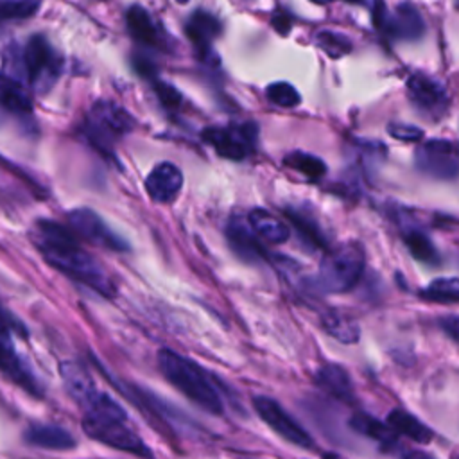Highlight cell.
<instances>
[{
	"instance_id": "obj_1",
	"label": "cell",
	"mask_w": 459,
	"mask_h": 459,
	"mask_svg": "<svg viewBox=\"0 0 459 459\" xmlns=\"http://www.w3.org/2000/svg\"><path fill=\"white\" fill-rule=\"evenodd\" d=\"M30 237L34 246L52 267L104 298H113L117 294L115 283L106 271L77 244L66 228L41 219L36 221Z\"/></svg>"
},
{
	"instance_id": "obj_2",
	"label": "cell",
	"mask_w": 459,
	"mask_h": 459,
	"mask_svg": "<svg viewBox=\"0 0 459 459\" xmlns=\"http://www.w3.org/2000/svg\"><path fill=\"white\" fill-rule=\"evenodd\" d=\"M82 411V430L91 439L140 457H152L151 448L129 425L124 407L109 394L100 391Z\"/></svg>"
},
{
	"instance_id": "obj_3",
	"label": "cell",
	"mask_w": 459,
	"mask_h": 459,
	"mask_svg": "<svg viewBox=\"0 0 459 459\" xmlns=\"http://www.w3.org/2000/svg\"><path fill=\"white\" fill-rule=\"evenodd\" d=\"M158 368L163 377L190 402L210 414H222L224 403L213 378L192 359L174 350L158 351Z\"/></svg>"
},
{
	"instance_id": "obj_4",
	"label": "cell",
	"mask_w": 459,
	"mask_h": 459,
	"mask_svg": "<svg viewBox=\"0 0 459 459\" xmlns=\"http://www.w3.org/2000/svg\"><path fill=\"white\" fill-rule=\"evenodd\" d=\"M364 249L357 242L332 247L321 260L316 285L323 292H346L353 289L364 271Z\"/></svg>"
},
{
	"instance_id": "obj_5",
	"label": "cell",
	"mask_w": 459,
	"mask_h": 459,
	"mask_svg": "<svg viewBox=\"0 0 459 459\" xmlns=\"http://www.w3.org/2000/svg\"><path fill=\"white\" fill-rule=\"evenodd\" d=\"M134 120L129 111L111 100H97L84 120V134L88 142L100 152L113 154L115 143L131 133Z\"/></svg>"
},
{
	"instance_id": "obj_6",
	"label": "cell",
	"mask_w": 459,
	"mask_h": 459,
	"mask_svg": "<svg viewBox=\"0 0 459 459\" xmlns=\"http://www.w3.org/2000/svg\"><path fill=\"white\" fill-rule=\"evenodd\" d=\"M23 61L27 84L36 93H47L59 79L63 70V57L43 34H34L29 38L23 48Z\"/></svg>"
},
{
	"instance_id": "obj_7",
	"label": "cell",
	"mask_w": 459,
	"mask_h": 459,
	"mask_svg": "<svg viewBox=\"0 0 459 459\" xmlns=\"http://www.w3.org/2000/svg\"><path fill=\"white\" fill-rule=\"evenodd\" d=\"M203 140L222 158L240 161L247 158L258 140V127L253 122H231L210 126L203 131Z\"/></svg>"
},
{
	"instance_id": "obj_8",
	"label": "cell",
	"mask_w": 459,
	"mask_h": 459,
	"mask_svg": "<svg viewBox=\"0 0 459 459\" xmlns=\"http://www.w3.org/2000/svg\"><path fill=\"white\" fill-rule=\"evenodd\" d=\"M414 163L430 178L454 179L459 176V147L450 140H427L416 147Z\"/></svg>"
},
{
	"instance_id": "obj_9",
	"label": "cell",
	"mask_w": 459,
	"mask_h": 459,
	"mask_svg": "<svg viewBox=\"0 0 459 459\" xmlns=\"http://www.w3.org/2000/svg\"><path fill=\"white\" fill-rule=\"evenodd\" d=\"M253 409L267 423V427L273 429L281 439L299 448H314L312 436L276 400L258 394L253 398Z\"/></svg>"
},
{
	"instance_id": "obj_10",
	"label": "cell",
	"mask_w": 459,
	"mask_h": 459,
	"mask_svg": "<svg viewBox=\"0 0 459 459\" xmlns=\"http://www.w3.org/2000/svg\"><path fill=\"white\" fill-rule=\"evenodd\" d=\"M68 222L79 237L91 242L93 246H100L109 251H127L129 249V244L117 231H113L97 212H93L90 208L70 210Z\"/></svg>"
},
{
	"instance_id": "obj_11",
	"label": "cell",
	"mask_w": 459,
	"mask_h": 459,
	"mask_svg": "<svg viewBox=\"0 0 459 459\" xmlns=\"http://www.w3.org/2000/svg\"><path fill=\"white\" fill-rule=\"evenodd\" d=\"M375 23L394 39L414 41L425 32V22L412 4H398L394 11H387L384 4H377Z\"/></svg>"
},
{
	"instance_id": "obj_12",
	"label": "cell",
	"mask_w": 459,
	"mask_h": 459,
	"mask_svg": "<svg viewBox=\"0 0 459 459\" xmlns=\"http://www.w3.org/2000/svg\"><path fill=\"white\" fill-rule=\"evenodd\" d=\"M221 29L219 18L204 9L194 11L185 23V32L192 41L197 57L206 65H217V54L212 43L221 34Z\"/></svg>"
},
{
	"instance_id": "obj_13",
	"label": "cell",
	"mask_w": 459,
	"mask_h": 459,
	"mask_svg": "<svg viewBox=\"0 0 459 459\" xmlns=\"http://www.w3.org/2000/svg\"><path fill=\"white\" fill-rule=\"evenodd\" d=\"M407 95L411 102L427 115L441 117L448 106V95L441 82L421 72L407 79Z\"/></svg>"
},
{
	"instance_id": "obj_14",
	"label": "cell",
	"mask_w": 459,
	"mask_h": 459,
	"mask_svg": "<svg viewBox=\"0 0 459 459\" xmlns=\"http://www.w3.org/2000/svg\"><path fill=\"white\" fill-rule=\"evenodd\" d=\"M145 192L151 201L167 204L172 203L183 186V172L178 165L170 161H161L145 178Z\"/></svg>"
},
{
	"instance_id": "obj_15",
	"label": "cell",
	"mask_w": 459,
	"mask_h": 459,
	"mask_svg": "<svg viewBox=\"0 0 459 459\" xmlns=\"http://www.w3.org/2000/svg\"><path fill=\"white\" fill-rule=\"evenodd\" d=\"M0 362H2V371L5 373V377H9L14 384H18L29 394L41 396V393H43L41 384L38 382V378L30 371L29 364L16 351V348L11 341V333L7 330H4V333H2V359H0Z\"/></svg>"
},
{
	"instance_id": "obj_16",
	"label": "cell",
	"mask_w": 459,
	"mask_h": 459,
	"mask_svg": "<svg viewBox=\"0 0 459 459\" xmlns=\"http://www.w3.org/2000/svg\"><path fill=\"white\" fill-rule=\"evenodd\" d=\"M226 237L231 249L246 262H260L265 260L267 253L258 240V235L253 231L247 219L231 217L226 226Z\"/></svg>"
},
{
	"instance_id": "obj_17",
	"label": "cell",
	"mask_w": 459,
	"mask_h": 459,
	"mask_svg": "<svg viewBox=\"0 0 459 459\" xmlns=\"http://www.w3.org/2000/svg\"><path fill=\"white\" fill-rule=\"evenodd\" d=\"M59 371L66 393L81 409H84L100 393L82 364L75 360H63L59 364Z\"/></svg>"
},
{
	"instance_id": "obj_18",
	"label": "cell",
	"mask_w": 459,
	"mask_h": 459,
	"mask_svg": "<svg viewBox=\"0 0 459 459\" xmlns=\"http://www.w3.org/2000/svg\"><path fill=\"white\" fill-rule=\"evenodd\" d=\"M23 439L30 446L56 452L75 446V437L66 429L52 423H30L23 432Z\"/></svg>"
},
{
	"instance_id": "obj_19",
	"label": "cell",
	"mask_w": 459,
	"mask_h": 459,
	"mask_svg": "<svg viewBox=\"0 0 459 459\" xmlns=\"http://www.w3.org/2000/svg\"><path fill=\"white\" fill-rule=\"evenodd\" d=\"M126 23H127L131 36L136 41L151 45V47H158V48H161L165 45L163 32L160 30V27L154 22V18L151 16V13L147 9H143L142 5H131L126 11Z\"/></svg>"
},
{
	"instance_id": "obj_20",
	"label": "cell",
	"mask_w": 459,
	"mask_h": 459,
	"mask_svg": "<svg viewBox=\"0 0 459 459\" xmlns=\"http://www.w3.org/2000/svg\"><path fill=\"white\" fill-rule=\"evenodd\" d=\"M316 384L341 402L353 400V384L348 371L339 364H326L316 373Z\"/></svg>"
},
{
	"instance_id": "obj_21",
	"label": "cell",
	"mask_w": 459,
	"mask_h": 459,
	"mask_svg": "<svg viewBox=\"0 0 459 459\" xmlns=\"http://www.w3.org/2000/svg\"><path fill=\"white\" fill-rule=\"evenodd\" d=\"M247 222L251 224L253 231L269 244H281L290 235L289 224L264 208H253L247 215Z\"/></svg>"
},
{
	"instance_id": "obj_22",
	"label": "cell",
	"mask_w": 459,
	"mask_h": 459,
	"mask_svg": "<svg viewBox=\"0 0 459 459\" xmlns=\"http://www.w3.org/2000/svg\"><path fill=\"white\" fill-rule=\"evenodd\" d=\"M350 427L353 430H357L359 434H362L369 439H375L387 450L396 446V432L387 423H382L366 412H355L350 418Z\"/></svg>"
},
{
	"instance_id": "obj_23",
	"label": "cell",
	"mask_w": 459,
	"mask_h": 459,
	"mask_svg": "<svg viewBox=\"0 0 459 459\" xmlns=\"http://www.w3.org/2000/svg\"><path fill=\"white\" fill-rule=\"evenodd\" d=\"M387 425L396 432V436L402 434L416 443H429L432 439V430L403 409H393L387 414Z\"/></svg>"
},
{
	"instance_id": "obj_24",
	"label": "cell",
	"mask_w": 459,
	"mask_h": 459,
	"mask_svg": "<svg viewBox=\"0 0 459 459\" xmlns=\"http://www.w3.org/2000/svg\"><path fill=\"white\" fill-rule=\"evenodd\" d=\"M321 326L325 328L326 333H330L333 339L351 344L357 342L360 337L359 325L346 314L339 310H326L321 316Z\"/></svg>"
},
{
	"instance_id": "obj_25",
	"label": "cell",
	"mask_w": 459,
	"mask_h": 459,
	"mask_svg": "<svg viewBox=\"0 0 459 459\" xmlns=\"http://www.w3.org/2000/svg\"><path fill=\"white\" fill-rule=\"evenodd\" d=\"M0 97H2V106L4 109L11 111L13 115L20 117H29L32 113V102L27 88L22 82L11 81L2 77V86H0Z\"/></svg>"
},
{
	"instance_id": "obj_26",
	"label": "cell",
	"mask_w": 459,
	"mask_h": 459,
	"mask_svg": "<svg viewBox=\"0 0 459 459\" xmlns=\"http://www.w3.org/2000/svg\"><path fill=\"white\" fill-rule=\"evenodd\" d=\"M285 213H287L289 221L292 222V226L296 228L298 235H299L308 246H312V247H316V249H321V247L326 246V238H325V235H323V231H321L317 221H316L312 215L305 213L301 208H298V210L287 208Z\"/></svg>"
},
{
	"instance_id": "obj_27",
	"label": "cell",
	"mask_w": 459,
	"mask_h": 459,
	"mask_svg": "<svg viewBox=\"0 0 459 459\" xmlns=\"http://www.w3.org/2000/svg\"><path fill=\"white\" fill-rule=\"evenodd\" d=\"M403 242L416 260H420L423 264H430V265L439 262L437 249L434 247L432 240L423 231L414 230V228L403 230Z\"/></svg>"
},
{
	"instance_id": "obj_28",
	"label": "cell",
	"mask_w": 459,
	"mask_h": 459,
	"mask_svg": "<svg viewBox=\"0 0 459 459\" xmlns=\"http://www.w3.org/2000/svg\"><path fill=\"white\" fill-rule=\"evenodd\" d=\"M283 163L287 167H290L292 170L303 174L308 179H321L326 174L325 161L321 158L314 156V154H308V152H301V151L290 152V154L285 156Z\"/></svg>"
},
{
	"instance_id": "obj_29",
	"label": "cell",
	"mask_w": 459,
	"mask_h": 459,
	"mask_svg": "<svg viewBox=\"0 0 459 459\" xmlns=\"http://www.w3.org/2000/svg\"><path fill=\"white\" fill-rule=\"evenodd\" d=\"M316 45L332 59L342 57L351 50V41L348 36L337 32V30H317L314 36Z\"/></svg>"
},
{
	"instance_id": "obj_30",
	"label": "cell",
	"mask_w": 459,
	"mask_h": 459,
	"mask_svg": "<svg viewBox=\"0 0 459 459\" xmlns=\"http://www.w3.org/2000/svg\"><path fill=\"white\" fill-rule=\"evenodd\" d=\"M421 296L437 303H459V278H437L429 283Z\"/></svg>"
},
{
	"instance_id": "obj_31",
	"label": "cell",
	"mask_w": 459,
	"mask_h": 459,
	"mask_svg": "<svg viewBox=\"0 0 459 459\" xmlns=\"http://www.w3.org/2000/svg\"><path fill=\"white\" fill-rule=\"evenodd\" d=\"M265 97L269 102L280 108H296L301 102L299 91L290 82H285V81L271 82L265 88Z\"/></svg>"
},
{
	"instance_id": "obj_32",
	"label": "cell",
	"mask_w": 459,
	"mask_h": 459,
	"mask_svg": "<svg viewBox=\"0 0 459 459\" xmlns=\"http://www.w3.org/2000/svg\"><path fill=\"white\" fill-rule=\"evenodd\" d=\"M39 5V2H4L0 5V14L4 20H22L32 16Z\"/></svg>"
},
{
	"instance_id": "obj_33",
	"label": "cell",
	"mask_w": 459,
	"mask_h": 459,
	"mask_svg": "<svg viewBox=\"0 0 459 459\" xmlns=\"http://www.w3.org/2000/svg\"><path fill=\"white\" fill-rule=\"evenodd\" d=\"M154 90H156V95H158V99H160V102L167 108V109H178L179 106H181V93L174 88V86H170V84H167V82H161V81H154Z\"/></svg>"
},
{
	"instance_id": "obj_34",
	"label": "cell",
	"mask_w": 459,
	"mask_h": 459,
	"mask_svg": "<svg viewBox=\"0 0 459 459\" xmlns=\"http://www.w3.org/2000/svg\"><path fill=\"white\" fill-rule=\"evenodd\" d=\"M387 133L402 142H420L423 138V131L416 126L411 124H402V122H394L387 126Z\"/></svg>"
},
{
	"instance_id": "obj_35",
	"label": "cell",
	"mask_w": 459,
	"mask_h": 459,
	"mask_svg": "<svg viewBox=\"0 0 459 459\" xmlns=\"http://www.w3.org/2000/svg\"><path fill=\"white\" fill-rule=\"evenodd\" d=\"M443 332L459 342V314H448L439 321Z\"/></svg>"
},
{
	"instance_id": "obj_36",
	"label": "cell",
	"mask_w": 459,
	"mask_h": 459,
	"mask_svg": "<svg viewBox=\"0 0 459 459\" xmlns=\"http://www.w3.org/2000/svg\"><path fill=\"white\" fill-rule=\"evenodd\" d=\"M454 459H459V455H455V457H454Z\"/></svg>"
}]
</instances>
